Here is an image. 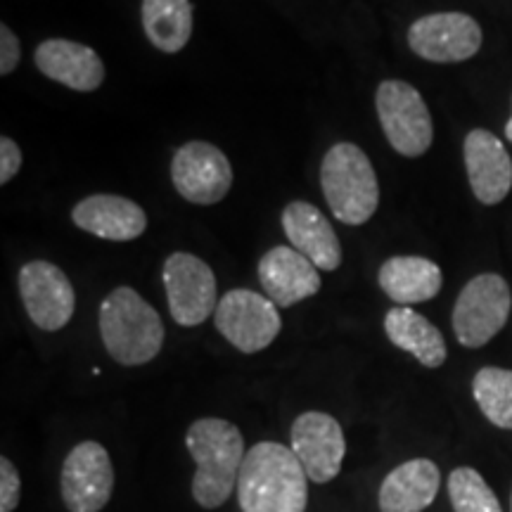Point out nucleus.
<instances>
[{
  "label": "nucleus",
  "instance_id": "1",
  "mask_svg": "<svg viewBox=\"0 0 512 512\" xmlns=\"http://www.w3.org/2000/svg\"><path fill=\"white\" fill-rule=\"evenodd\" d=\"M242 512H304L309 477L292 448L259 441L247 451L238 479Z\"/></svg>",
  "mask_w": 512,
  "mask_h": 512
},
{
  "label": "nucleus",
  "instance_id": "2",
  "mask_svg": "<svg viewBox=\"0 0 512 512\" xmlns=\"http://www.w3.org/2000/svg\"><path fill=\"white\" fill-rule=\"evenodd\" d=\"M197 472L192 477V498L204 510H216L228 501L245 463V439L233 422L200 418L185 434Z\"/></svg>",
  "mask_w": 512,
  "mask_h": 512
},
{
  "label": "nucleus",
  "instance_id": "3",
  "mask_svg": "<svg viewBox=\"0 0 512 512\" xmlns=\"http://www.w3.org/2000/svg\"><path fill=\"white\" fill-rule=\"evenodd\" d=\"M100 337L121 366H145L162 351L164 325L133 287H117L100 304Z\"/></svg>",
  "mask_w": 512,
  "mask_h": 512
},
{
  "label": "nucleus",
  "instance_id": "4",
  "mask_svg": "<svg viewBox=\"0 0 512 512\" xmlns=\"http://www.w3.org/2000/svg\"><path fill=\"white\" fill-rule=\"evenodd\" d=\"M320 185L337 221L361 226L380 204V185L373 164L358 145H332L320 164Z\"/></svg>",
  "mask_w": 512,
  "mask_h": 512
},
{
  "label": "nucleus",
  "instance_id": "5",
  "mask_svg": "<svg viewBox=\"0 0 512 512\" xmlns=\"http://www.w3.org/2000/svg\"><path fill=\"white\" fill-rule=\"evenodd\" d=\"M510 287L501 275L482 273L463 287L453 306V330L458 342L467 349L489 344L510 316Z\"/></svg>",
  "mask_w": 512,
  "mask_h": 512
},
{
  "label": "nucleus",
  "instance_id": "6",
  "mask_svg": "<svg viewBox=\"0 0 512 512\" xmlns=\"http://www.w3.org/2000/svg\"><path fill=\"white\" fill-rule=\"evenodd\" d=\"M377 117L389 145L403 157H420L430 150L434 128L425 100L406 81H382L375 95Z\"/></svg>",
  "mask_w": 512,
  "mask_h": 512
},
{
  "label": "nucleus",
  "instance_id": "7",
  "mask_svg": "<svg viewBox=\"0 0 512 512\" xmlns=\"http://www.w3.org/2000/svg\"><path fill=\"white\" fill-rule=\"evenodd\" d=\"M214 320L216 330L242 354H256L271 347L283 328L278 306L252 290H230L223 294Z\"/></svg>",
  "mask_w": 512,
  "mask_h": 512
},
{
  "label": "nucleus",
  "instance_id": "8",
  "mask_svg": "<svg viewBox=\"0 0 512 512\" xmlns=\"http://www.w3.org/2000/svg\"><path fill=\"white\" fill-rule=\"evenodd\" d=\"M164 287L171 318L183 328L202 325L216 313V278L207 261L188 252H176L164 264Z\"/></svg>",
  "mask_w": 512,
  "mask_h": 512
},
{
  "label": "nucleus",
  "instance_id": "9",
  "mask_svg": "<svg viewBox=\"0 0 512 512\" xmlns=\"http://www.w3.org/2000/svg\"><path fill=\"white\" fill-rule=\"evenodd\" d=\"M62 503L69 512H100L114 491V467L107 448L98 441H81L62 465Z\"/></svg>",
  "mask_w": 512,
  "mask_h": 512
},
{
  "label": "nucleus",
  "instance_id": "10",
  "mask_svg": "<svg viewBox=\"0 0 512 512\" xmlns=\"http://www.w3.org/2000/svg\"><path fill=\"white\" fill-rule=\"evenodd\" d=\"M408 46L427 62H465L482 48V29L463 12H437L413 22Z\"/></svg>",
  "mask_w": 512,
  "mask_h": 512
},
{
  "label": "nucleus",
  "instance_id": "11",
  "mask_svg": "<svg viewBox=\"0 0 512 512\" xmlns=\"http://www.w3.org/2000/svg\"><path fill=\"white\" fill-rule=\"evenodd\" d=\"M171 181L192 204H216L233 185V166L216 145L192 140L178 147L171 164Z\"/></svg>",
  "mask_w": 512,
  "mask_h": 512
},
{
  "label": "nucleus",
  "instance_id": "12",
  "mask_svg": "<svg viewBox=\"0 0 512 512\" xmlns=\"http://www.w3.org/2000/svg\"><path fill=\"white\" fill-rule=\"evenodd\" d=\"M19 294L36 328L57 332L74 316V287L62 268L50 261H29L22 266Z\"/></svg>",
  "mask_w": 512,
  "mask_h": 512
},
{
  "label": "nucleus",
  "instance_id": "13",
  "mask_svg": "<svg viewBox=\"0 0 512 512\" xmlns=\"http://www.w3.org/2000/svg\"><path fill=\"white\" fill-rule=\"evenodd\" d=\"M290 448L311 482L328 484L342 470L347 439L342 425L332 415L309 411L294 420Z\"/></svg>",
  "mask_w": 512,
  "mask_h": 512
},
{
  "label": "nucleus",
  "instance_id": "14",
  "mask_svg": "<svg viewBox=\"0 0 512 512\" xmlns=\"http://www.w3.org/2000/svg\"><path fill=\"white\" fill-rule=\"evenodd\" d=\"M259 280L266 290V297L275 306L287 309L304 299L313 297L320 290L318 268L311 259L299 254L294 247H273L261 256Z\"/></svg>",
  "mask_w": 512,
  "mask_h": 512
},
{
  "label": "nucleus",
  "instance_id": "15",
  "mask_svg": "<svg viewBox=\"0 0 512 512\" xmlns=\"http://www.w3.org/2000/svg\"><path fill=\"white\" fill-rule=\"evenodd\" d=\"M465 166L475 197L482 204H498L512 188V159L491 131L475 128L465 138Z\"/></svg>",
  "mask_w": 512,
  "mask_h": 512
},
{
  "label": "nucleus",
  "instance_id": "16",
  "mask_svg": "<svg viewBox=\"0 0 512 512\" xmlns=\"http://www.w3.org/2000/svg\"><path fill=\"white\" fill-rule=\"evenodd\" d=\"M36 67L72 91H98L105 81V64L93 48L67 38H50L36 48Z\"/></svg>",
  "mask_w": 512,
  "mask_h": 512
},
{
  "label": "nucleus",
  "instance_id": "17",
  "mask_svg": "<svg viewBox=\"0 0 512 512\" xmlns=\"http://www.w3.org/2000/svg\"><path fill=\"white\" fill-rule=\"evenodd\" d=\"M283 230L290 245L311 259L318 271H337L342 245L323 211L309 202H290L283 211Z\"/></svg>",
  "mask_w": 512,
  "mask_h": 512
},
{
  "label": "nucleus",
  "instance_id": "18",
  "mask_svg": "<svg viewBox=\"0 0 512 512\" xmlns=\"http://www.w3.org/2000/svg\"><path fill=\"white\" fill-rule=\"evenodd\" d=\"M76 226L102 240L131 242L140 238L147 228L143 207L128 197L91 195L81 200L72 211Z\"/></svg>",
  "mask_w": 512,
  "mask_h": 512
},
{
  "label": "nucleus",
  "instance_id": "19",
  "mask_svg": "<svg viewBox=\"0 0 512 512\" xmlns=\"http://www.w3.org/2000/svg\"><path fill=\"white\" fill-rule=\"evenodd\" d=\"M441 472L430 458H413L394 467L380 486L382 512H422L434 503Z\"/></svg>",
  "mask_w": 512,
  "mask_h": 512
},
{
  "label": "nucleus",
  "instance_id": "20",
  "mask_svg": "<svg viewBox=\"0 0 512 512\" xmlns=\"http://www.w3.org/2000/svg\"><path fill=\"white\" fill-rule=\"evenodd\" d=\"M380 287L401 306L430 302L441 290V268L422 256H394L380 268Z\"/></svg>",
  "mask_w": 512,
  "mask_h": 512
},
{
  "label": "nucleus",
  "instance_id": "21",
  "mask_svg": "<svg viewBox=\"0 0 512 512\" xmlns=\"http://www.w3.org/2000/svg\"><path fill=\"white\" fill-rule=\"evenodd\" d=\"M384 332L394 347L413 354L425 368L444 366L448 354L444 335L411 306H396L389 311L384 316Z\"/></svg>",
  "mask_w": 512,
  "mask_h": 512
},
{
  "label": "nucleus",
  "instance_id": "22",
  "mask_svg": "<svg viewBox=\"0 0 512 512\" xmlns=\"http://www.w3.org/2000/svg\"><path fill=\"white\" fill-rule=\"evenodd\" d=\"M143 29L162 53H181L192 36L190 0H143Z\"/></svg>",
  "mask_w": 512,
  "mask_h": 512
},
{
  "label": "nucleus",
  "instance_id": "23",
  "mask_svg": "<svg viewBox=\"0 0 512 512\" xmlns=\"http://www.w3.org/2000/svg\"><path fill=\"white\" fill-rule=\"evenodd\" d=\"M472 394L491 425L512 430V370L482 368L472 380Z\"/></svg>",
  "mask_w": 512,
  "mask_h": 512
},
{
  "label": "nucleus",
  "instance_id": "24",
  "mask_svg": "<svg viewBox=\"0 0 512 512\" xmlns=\"http://www.w3.org/2000/svg\"><path fill=\"white\" fill-rule=\"evenodd\" d=\"M448 498L456 512H503L491 486L472 467H456L451 472Z\"/></svg>",
  "mask_w": 512,
  "mask_h": 512
},
{
  "label": "nucleus",
  "instance_id": "25",
  "mask_svg": "<svg viewBox=\"0 0 512 512\" xmlns=\"http://www.w3.org/2000/svg\"><path fill=\"white\" fill-rule=\"evenodd\" d=\"M19 496H22V482H19L17 467L10 458H0V512L17 510Z\"/></svg>",
  "mask_w": 512,
  "mask_h": 512
},
{
  "label": "nucleus",
  "instance_id": "26",
  "mask_svg": "<svg viewBox=\"0 0 512 512\" xmlns=\"http://www.w3.org/2000/svg\"><path fill=\"white\" fill-rule=\"evenodd\" d=\"M19 57H22V46H19V38L12 34L10 27H0V74L8 76L15 72Z\"/></svg>",
  "mask_w": 512,
  "mask_h": 512
},
{
  "label": "nucleus",
  "instance_id": "27",
  "mask_svg": "<svg viewBox=\"0 0 512 512\" xmlns=\"http://www.w3.org/2000/svg\"><path fill=\"white\" fill-rule=\"evenodd\" d=\"M22 169V150L8 136L0 138V183H10Z\"/></svg>",
  "mask_w": 512,
  "mask_h": 512
},
{
  "label": "nucleus",
  "instance_id": "28",
  "mask_svg": "<svg viewBox=\"0 0 512 512\" xmlns=\"http://www.w3.org/2000/svg\"><path fill=\"white\" fill-rule=\"evenodd\" d=\"M505 138H508L510 143H512V117H510V121H508V126H505Z\"/></svg>",
  "mask_w": 512,
  "mask_h": 512
},
{
  "label": "nucleus",
  "instance_id": "29",
  "mask_svg": "<svg viewBox=\"0 0 512 512\" xmlns=\"http://www.w3.org/2000/svg\"><path fill=\"white\" fill-rule=\"evenodd\" d=\"M510 512H512V501H510Z\"/></svg>",
  "mask_w": 512,
  "mask_h": 512
}]
</instances>
